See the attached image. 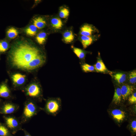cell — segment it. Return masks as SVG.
Masks as SVG:
<instances>
[{"instance_id":"5","label":"cell","mask_w":136,"mask_h":136,"mask_svg":"<svg viewBox=\"0 0 136 136\" xmlns=\"http://www.w3.org/2000/svg\"><path fill=\"white\" fill-rule=\"evenodd\" d=\"M26 95L39 101L42 100V91L40 86L36 84L29 85L25 89Z\"/></svg>"},{"instance_id":"29","label":"cell","mask_w":136,"mask_h":136,"mask_svg":"<svg viewBox=\"0 0 136 136\" xmlns=\"http://www.w3.org/2000/svg\"><path fill=\"white\" fill-rule=\"evenodd\" d=\"M129 103L130 104H133L136 103V92H134L129 96L128 98Z\"/></svg>"},{"instance_id":"25","label":"cell","mask_w":136,"mask_h":136,"mask_svg":"<svg viewBox=\"0 0 136 136\" xmlns=\"http://www.w3.org/2000/svg\"><path fill=\"white\" fill-rule=\"evenodd\" d=\"M69 14V10L66 8L61 9L59 13V16L60 17L62 18H65L67 17Z\"/></svg>"},{"instance_id":"1","label":"cell","mask_w":136,"mask_h":136,"mask_svg":"<svg viewBox=\"0 0 136 136\" xmlns=\"http://www.w3.org/2000/svg\"><path fill=\"white\" fill-rule=\"evenodd\" d=\"M11 63L16 67L26 70L36 69L43 65L45 57L37 47L26 42L14 46L10 51Z\"/></svg>"},{"instance_id":"7","label":"cell","mask_w":136,"mask_h":136,"mask_svg":"<svg viewBox=\"0 0 136 136\" xmlns=\"http://www.w3.org/2000/svg\"><path fill=\"white\" fill-rule=\"evenodd\" d=\"M108 111L111 117L118 124L122 123L127 118L126 112L121 109L114 108L109 110Z\"/></svg>"},{"instance_id":"9","label":"cell","mask_w":136,"mask_h":136,"mask_svg":"<svg viewBox=\"0 0 136 136\" xmlns=\"http://www.w3.org/2000/svg\"><path fill=\"white\" fill-rule=\"evenodd\" d=\"M100 36L99 33L89 36H81L80 40L83 48H86L94 42L99 39Z\"/></svg>"},{"instance_id":"4","label":"cell","mask_w":136,"mask_h":136,"mask_svg":"<svg viewBox=\"0 0 136 136\" xmlns=\"http://www.w3.org/2000/svg\"><path fill=\"white\" fill-rule=\"evenodd\" d=\"M3 117L4 123L13 134L22 129V124L19 117H17L12 114L3 115Z\"/></svg>"},{"instance_id":"17","label":"cell","mask_w":136,"mask_h":136,"mask_svg":"<svg viewBox=\"0 0 136 136\" xmlns=\"http://www.w3.org/2000/svg\"><path fill=\"white\" fill-rule=\"evenodd\" d=\"M63 40L66 43H70L72 42L74 39V37L72 31L71 30H67L63 33Z\"/></svg>"},{"instance_id":"22","label":"cell","mask_w":136,"mask_h":136,"mask_svg":"<svg viewBox=\"0 0 136 136\" xmlns=\"http://www.w3.org/2000/svg\"><path fill=\"white\" fill-rule=\"evenodd\" d=\"M37 28L33 24L27 27L25 30L26 34L29 36H35L37 32Z\"/></svg>"},{"instance_id":"30","label":"cell","mask_w":136,"mask_h":136,"mask_svg":"<svg viewBox=\"0 0 136 136\" xmlns=\"http://www.w3.org/2000/svg\"><path fill=\"white\" fill-rule=\"evenodd\" d=\"M24 133V136H31L30 134L25 129H22Z\"/></svg>"},{"instance_id":"13","label":"cell","mask_w":136,"mask_h":136,"mask_svg":"<svg viewBox=\"0 0 136 136\" xmlns=\"http://www.w3.org/2000/svg\"><path fill=\"white\" fill-rule=\"evenodd\" d=\"M25 76L19 73L15 74L12 76V79L14 83L18 85L23 84L25 80Z\"/></svg>"},{"instance_id":"8","label":"cell","mask_w":136,"mask_h":136,"mask_svg":"<svg viewBox=\"0 0 136 136\" xmlns=\"http://www.w3.org/2000/svg\"><path fill=\"white\" fill-rule=\"evenodd\" d=\"M99 33V31L96 27L87 24L83 25L80 28V34L81 36H89Z\"/></svg>"},{"instance_id":"16","label":"cell","mask_w":136,"mask_h":136,"mask_svg":"<svg viewBox=\"0 0 136 136\" xmlns=\"http://www.w3.org/2000/svg\"><path fill=\"white\" fill-rule=\"evenodd\" d=\"M0 136H13L5 124L0 122Z\"/></svg>"},{"instance_id":"19","label":"cell","mask_w":136,"mask_h":136,"mask_svg":"<svg viewBox=\"0 0 136 136\" xmlns=\"http://www.w3.org/2000/svg\"><path fill=\"white\" fill-rule=\"evenodd\" d=\"M127 127V128L130 132L131 136L135 135L136 134V120L135 118L131 120Z\"/></svg>"},{"instance_id":"10","label":"cell","mask_w":136,"mask_h":136,"mask_svg":"<svg viewBox=\"0 0 136 136\" xmlns=\"http://www.w3.org/2000/svg\"><path fill=\"white\" fill-rule=\"evenodd\" d=\"M120 90L122 98L123 100H125L130 95L133 93L134 88L131 86L125 84L122 86Z\"/></svg>"},{"instance_id":"24","label":"cell","mask_w":136,"mask_h":136,"mask_svg":"<svg viewBox=\"0 0 136 136\" xmlns=\"http://www.w3.org/2000/svg\"><path fill=\"white\" fill-rule=\"evenodd\" d=\"M72 47L73 51L76 55L80 59H83L85 56V52L82 49L74 47Z\"/></svg>"},{"instance_id":"23","label":"cell","mask_w":136,"mask_h":136,"mask_svg":"<svg viewBox=\"0 0 136 136\" xmlns=\"http://www.w3.org/2000/svg\"><path fill=\"white\" fill-rule=\"evenodd\" d=\"M46 33L44 32L39 33L37 36L36 40L37 42L40 45L43 44L46 40Z\"/></svg>"},{"instance_id":"3","label":"cell","mask_w":136,"mask_h":136,"mask_svg":"<svg viewBox=\"0 0 136 136\" xmlns=\"http://www.w3.org/2000/svg\"><path fill=\"white\" fill-rule=\"evenodd\" d=\"M62 109L61 100L59 98H49L45 101V103L42 110L47 114L55 116L60 112Z\"/></svg>"},{"instance_id":"11","label":"cell","mask_w":136,"mask_h":136,"mask_svg":"<svg viewBox=\"0 0 136 136\" xmlns=\"http://www.w3.org/2000/svg\"><path fill=\"white\" fill-rule=\"evenodd\" d=\"M11 97V91L7 85L3 83L0 85V97L8 99Z\"/></svg>"},{"instance_id":"20","label":"cell","mask_w":136,"mask_h":136,"mask_svg":"<svg viewBox=\"0 0 136 136\" xmlns=\"http://www.w3.org/2000/svg\"><path fill=\"white\" fill-rule=\"evenodd\" d=\"M115 80L119 84L123 83L126 80V75L121 73H118L115 74L113 76Z\"/></svg>"},{"instance_id":"27","label":"cell","mask_w":136,"mask_h":136,"mask_svg":"<svg viewBox=\"0 0 136 136\" xmlns=\"http://www.w3.org/2000/svg\"><path fill=\"white\" fill-rule=\"evenodd\" d=\"M83 70L86 72L93 71L94 70V66L87 63H84L82 65Z\"/></svg>"},{"instance_id":"18","label":"cell","mask_w":136,"mask_h":136,"mask_svg":"<svg viewBox=\"0 0 136 136\" xmlns=\"http://www.w3.org/2000/svg\"><path fill=\"white\" fill-rule=\"evenodd\" d=\"M51 23L52 27L56 29H61L63 25L61 20L58 18H54L51 19Z\"/></svg>"},{"instance_id":"2","label":"cell","mask_w":136,"mask_h":136,"mask_svg":"<svg viewBox=\"0 0 136 136\" xmlns=\"http://www.w3.org/2000/svg\"><path fill=\"white\" fill-rule=\"evenodd\" d=\"M42 108L32 100L29 99L25 101L24 104L22 113L19 117L22 124L28 122L40 111L42 110Z\"/></svg>"},{"instance_id":"21","label":"cell","mask_w":136,"mask_h":136,"mask_svg":"<svg viewBox=\"0 0 136 136\" xmlns=\"http://www.w3.org/2000/svg\"><path fill=\"white\" fill-rule=\"evenodd\" d=\"M7 37L10 39H14L16 38L18 35V32L17 30L13 27L8 29L7 31Z\"/></svg>"},{"instance_id":"31","label":"cell","mask_w":136,"mask_h":136,"mask_svg":"<svg viewBox=\"0 0 136 136\" xmlns=\"http://www.w3.org/2000/svg\"><path fill=\"white\" fill-rule=\"evenodd\" d=\"M3 101L1 99H0V105L2 103Z\"/></svg>"},{"instance_id":"14","label":"cell","mask_w":136,"mask_h":136,"mask_svg":"<svg viewBox=\"0 0 136 136\" xmlns=\"http://www.w3.org/2000/svg\"><path fill=\"white\" fill-rule=\"evenodd\" d=\"M121 100L122 96L120 88L118 87L115 90L112 103L115 105H118L120 103Z\"/></svg>"},{"instance_id":"15","label":"cell","mask_w":136,"mask_h":136,"mask_svg":"<svg viewBox=\"0 0 136 136\" xmlns=\"http://www.w3.org/2000/svg\"><path fill=\"white\" fill-rule=\"evenodd\" d=\"M33 24L37 28L41 29L45 27L46 25V22L43 18L39 17L34 19Z\"/></svg>"},{"instance_id":"26","label":"cell","mask_w":136,"mask_h":136,"mask_svg":"<svg viewBox=\"0 0 136 136\" xmlns=\"http://www.w3.org/2000/svg\"><path fill=\"white\" fill-rule=\"evenodd\" d=\"M9 47L8 43L5 41H0V52H4L6 51Z\"/></svg>"},{"instance_id":"6","label":"cell","mask_w":136,"mask_h":136,"mask_svg":"<svg viewBox=\"0 0 136 136\" xmlns=\"http://www.w3.org/2000/svg\"><path fill=\"white\" fill-rule=\"evenodd\" d=\"M19 107V105L10 101H3L0 105V115L12 114L16 112Z\"/></svg>"},{"instance_id":"12","label":"cell","mask_w":136,"mask_h":136,"mask_svg":"<svg viewBox=\"0 0 136 136\" xmlns=\"http://www.w3.org/2000/svg\"><path fill=\"white\" fill-rule=\"evenodd\" d=\"M94 66V69L97 72L105 73L107 71L104 63L99 57L98 58L97 62Z\"/></svg>"},{"instance_id":"28","label":"cell","mask_w":136,"mask_h":136,"mask_svg":"<svg viewBox=\"0 0 136 136\" xmlns=\"http://www.w3.org/2000/svg\"><path fill=\"white\" fill-rule=\"evenodd\" d=\"M129 80L130 82L134 84L136 82V71H133L131 72L129 75Z\"/></svg>"}]
</instances>
